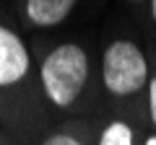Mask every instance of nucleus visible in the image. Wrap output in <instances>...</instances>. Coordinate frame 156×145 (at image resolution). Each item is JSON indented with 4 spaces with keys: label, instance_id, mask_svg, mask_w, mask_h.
I'll return each instance as SVG.
<instances>
[{
    "label": "nucleus",
    "instance_id": "obj_2",
    "mask_svg": "<svg viewBox=\"0 0 156 145\" xmlns=\"http://www.w3.org/2000/svg\"><path fill=\"white\" fill-rule=\"evenodd\" d=\"M148 60L133 39H115L101 55V86L112 99H133L146 93Z\"/></svg>",
    "mask_w": 156,
    "mask_h": 145
},
{
    "label": "nucleus",
    "instance_id": "obj_7",
    "mask_svg": "<svg viewBox=\"0 0 156 145\" xmlns=\"http://www.w3.org/2000/svg\"><path fill=\"white\" fill-rule=\"evenodd\" d=\"M146 109H148L151 127L156 130V72L148 78V86H146Z\"/></svg>",
    "mask_w": 156,
    "mask_h": 145
},
{
    "label": "nucleus",
    "instance_id": "obj_4",
    "mask_svg": "<svg viewBox=\"0 0 156 145\" xmlns=\"http://www.w3.org/2000/svg\"><path fill=\"white\" fill-rule=\"evenodd\" d=\"M76 8V0H23V16L37 29L60 26Z\"/></svg>",
    "mask_w": 156,
    "mask_h": 145
},
{
    "label": "nucleus",
    "instance_id": "obj_10",
    "mask_svg": "<svg viewBox=\"0 0 156 145\" xmlns=\"http://www.w3.org/2000/svg\"><path fill=\"white\" fill-rule=\"evenodd\" d=\"M130 3H140V0H130Z\"/></svg>",
    "mask_w": 156,
    "mask_h": 145
},
{
    "label": "nucleus",
    "instance_id": "obj_9",
    "mask_svg": "<svg viewBox=\"0 0 156 145\" xmlns=\"http://www.w3.org/2000/svg\"><path fill=\"white\" fill-rule=\"evenodd\" d=\"M151 3V18H154V23H156V0H148Z\"/></svg>",
    "mask_w": 156,
    "mask_h": 145
},
{
    "label": "nucleus",
    "instance_id": "obj_3",
    "mask_svg": "<svg viewBox=\"0 0 156 145\" xmlns=\"http://www.w3.org/2000/svg\"><path fill=\"white\" fill-rule=\"evenodd\" d=\"M31 55L13 29L0 23V91H13L29 78Z\"/></svg>",
    "mask_w": 156,
    "mask_h": 145
},
{
    "label": "nucleus",
    "instance_id": "obj_8",
    "mask_svg": "<svg viewBox=\"0 0 156 145\" xmlns=\"http://www.w3.org/2000/svg\"><path fill=\"white\" fill-rule=\"evenodd\" d=\"M140 145H156V132L146 135V137H143V143H140Z\"/></svg>",
    "mask_w": 156,
    "mask_h": 145
},
{
    "label": "nucleus",
    "instance_id": "obj_5",
    "mask_svg": "<svg viewBox=\"0 0 156 145\" xmlns=\"http://www.w3.org/2000/svg\"><path fill=\"white\" fill-rule=\"evenodd\" d=\"M96 145H138V135L130 122L117 117L101 124L99 135H96Z\"/></svg>",
    "mask_w": 156,
    "mask_h": 145
},
{
    "label": "nucleus",
    "instance_id": "obj_1",
    "mask_svg": "<svg viewBox=\"0 0 156 145\" xmlns=\"http://www.w3.org/2000/svg\"><path fill=\"white\" fill-rule=\"evenodd\" d=\"M91 75L89 52L76 42L52 47L39 65V88L47 106L55 112H73L83 99Z\"/></svg>",
    "mask_w": 156,
    "mask_h": 145
},
{
    "label": "nucleus",
    "instance_id": "obj_6",
    "mask_svg": "<svg viewBox=\"0 0 156 145\" xmlns=\"http://www.w3.org/2000/svg\"><path fill=\"white\" fill-rule=\"evenodd\" d=\"M37 145H91V143L81 132H76V130H52Z\"/></svg>",
    "mask_w": 156,
    "mask_h": 145
}]
</instances>
